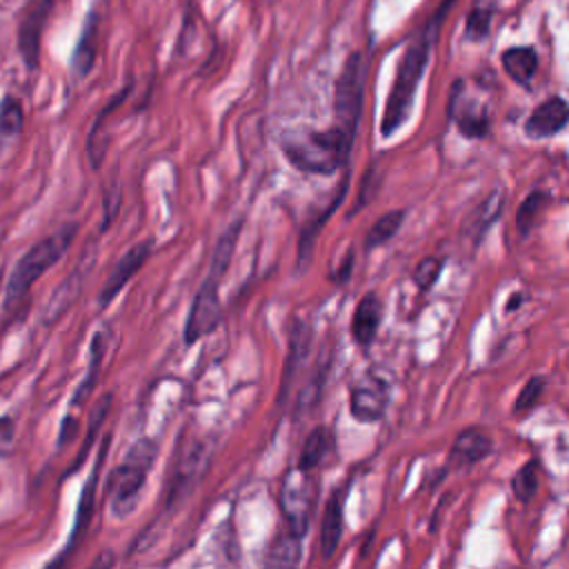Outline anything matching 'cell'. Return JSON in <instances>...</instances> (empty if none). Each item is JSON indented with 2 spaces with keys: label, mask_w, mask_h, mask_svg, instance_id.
Instances as JSON below:
<instances>
[{
  "label": "cell",
  "mask_w": 569,
  "mask_h": 569,
  "mask_svg": "<svg viewBox=\"0 0 569 569\" xmlns=\"http://www.w3.org/2000/svg\"><path fill=\"white\" fill-rule=\"evenodd\" d=\"M313 480L309 478L307 469H291L280 489V509L284 513V520L289 525V531L296 536H305L309 527V518L313 511Z\"/></svg>",
  "instance_id": "52a82bcc"
},
{
  "label": "cell",
  "mask_w": 569,
  "mask_h": 569,
  "mask_svg": "<svg viewBox=\"0 0 569 569\" xmlns=\"http://www.w3.org/2000/svg\"><path fill=\"white\" fill-rule=\"evenodd\" d=\"M104 451H107V449L102 447V451H100V456H98V462H96V467H93V471H91V478H89V482H87L84 489H82L80 505H78V516H76V525H73V533H71V540H69V545H67L62 558H64L67 553H71V549L78 545V540L84 536V529H87L89 522H91V513H93V493H96L98 471H100V462H102V458H104ZM62 558H60V560H62ZM60 560H58V562H60Z\"/></svg>",
  "instance_id": "ac0fdd59"
},
{
  "label": "cell",
  "mask_w": 569,
  "mask_h": 569,
  "mask_svg": "<svg viewBox=\"0 0 569 569\" xmlns=\"http://www.w3.org/2000/svg\"><path fill=\"white\" fill-rule=\"evenodd\" d=\"M502 67L513 82L527 84L538 69V56L531 47H511L502 53Z\"/></svg>",
  "instance_id": "d6986e66"
},
{
  "label": "cell",
  "mask_w": 569,
  "mask_h": 569,
  "mask_svg": "<svg viewBox=\"0 0 569 569\" xmlns=\"http://www.w3.org/2000/svg\"><path fill=\"white\" fill-rule=\"evenodd\" d=\"M16 438V422L11 416H0V447H9Z\"/></svg>",
  "instance_id": "836d02e7"
},
{
  "label": "cell",
  "mask_w": 569,
  "mask_h": 569,
  "mask_svg": "<svg viewBox=\"0 0 569 569\" xmlns=\"http://www.w3.org/2000/svg\"><path fill=\"white\" fill-rule=\"evenodd\" d=\"M451 116L456 118L458 129L467 136V138H482L489 129V118H487V109L480 104H465L460 107L458 102H451Z\"/></svg>",
  "instance_id": "7402d4cb"
},
{
  "label": "cell",
  "mask_w": 569,
  "mask_h": 569,
  "mask_svg": "<svg viewBox=\"0 0 569 569\" xmlns=\"http://www.w3.org/2000/svg\"><path fill=\"white\" fill-rule=\"evenodd\" d=\"M107 347H109V333L102 329V331H98V333L93 336V340H91L87 378H84V382L78 387V391H76L71 405H80V402L87 398V393L93 389V385H96V380H98V376H100L102 360H104V356H107Z\"/></svg>",
  "instance_id": "ffe728a7"
},
{
  "label": "cell",
  "mask_w": 569,
  "mask_h": 569,
  "mask_svg": "<svg viewBox=\"0 0 569 569\" xmlns=\"http://www.w3.org/2000/svg\"><path fill=\"white\" fill-rule=\"evenodd\" d=\"M440 271H442V260H440V258H433V256L422 258V260L416 264V269H413V282H416V287L422 289V291L431 289V284L438 280Z\"/></svg>",
  "instance_id": "1f68e13d"
},
{
  "label": "cell",
  "mask_w": 569,
  "mask_h": 569,
  "mask_svg": "<svg viewBox=\"0 0 569 569\" xmlns=\"http://www.w3.org/2000/svg\"><path fill=\"white\" fill-rule=\"evenodd\" d=\"M96 18H87V24H84V31L78 40V47H76V53H73V71L78 78L87 76L93 67V60H96Z\"/></svg>",
  "instance_id": "d4e9b609"
},
{
  "label": "cell",
  "mask_w": 569,
  "mask_h": 569,
  "mask_svg": "<svg viewBox=\"0 0 569 569\" xmlns=\"http://www.w3.org/2000/svg\"><path fill=\"white\" fill-rule=\"evenodd\" d=\"M300 562V536L287 531L278 536V540L271 545L267 553L269 567H293Z\"/></svg>",
  "instance_id": "4316f807"
},
{
  "label": "cell",
  "mask_w": 569,
  "mask_h": 569,
  "mask_svg": "<svg viewBox=\"0 0 569 569\" xmlns=\"http://www.w3.org/2000/svg\"><path fill=\"white\" fill-rule=\"evenodd\" d=\"M489 451H491L489 436L476 427H469L456 436L451 451H449V462L453 467L473 465V462L482 460Z\"/></svg>",
  "instance_id": "9a60e30c"
},
{
  "label": "cell",
  "mask_w": 569,
  "mask_h": 569,
  "mask_svg": "<svg viewBox=\"0 0 569 569\" xmlns=\"http://www.w3.org/2000/svg\"><path fill=\"white\" fill-rule=\"evenodd\" d=\"M91 267L87 262H80L60 284L58 289L51 293L49 302L44 305V311H42V322L44 325H51V322H58V318L73 305V300L78 298V293L82 291V282H84V276Z\"/></svg>",
  "instance_id": "4fadbf2b"
},
{
  "label": "cell",
  "mask_w": 569,
  "mask_h": 569,
  "mask_svg": "<svg viewBox=\"0 0 569 569\" xmlns=\"http://www.w3.org/2000/svg\"><path fill=\"white\" fill-rule=\"evenodd\" d=\"M547 202H549V196L545 191H531L525 198V202L516 211V227H518L520 236H527L531 231V227L538 220V213L547 207Z\"/></svg>",
  "instance_id": "f1b7e54d"
},
{
  "label": "cell",
  "mask_w": 569,
  "mask_h": 569,
  "mask_svg": "<svg viewBox=\"0 0 569 569\" xmlns=\"http://www.w3.org/2000/svg\"><path fill=\"white\" fill-rule=\"evenodd\" d=\"M347 184H349V178L338 184V189H336V193H333V200L320 211V216H318L316 220H311V222L305 227V231H302V236H300V244H298V247H300V249H298V264H300V269H305V264H307V260H309V251H311V247H313V240H316V236H318L322 222H325V220L331 216V211H336V207L342 202Z\"/></svg>",
  "instance_id": "44dd1931"
},
{
  "label": "cell",
  "mask_w": 569,
  "mask_h": 569,
  "mask_svg": "<svg viewBox=\"0 0 569 569\" xmlns=\"http://www.w3.org/2000/svg\"><path fill=\"white\" fill-rule=\"evenodd\" d=\"M491 24V13L487 9H473L467 18V33L473 40H482L489 33Z\"/></svg>",
  "instance_id": "d6a6232c"
},
{
  "label": "cell",
  "mask_w": 569,
  "mask_h": 569,
  "mask_svg": "<svg viewBox=\"0 0 569 569\" xmlns=\"http://www.w3.org/2000/svg\"><path fill=\"white\" fill-rule=\"evenodd\" d=\"M511 487H513L516 498L527 502L538 489V462L529 460L525 467H520L511 480Z\"/></svg>",
  "instance_id": "f546056e"
},
{
  "label": "cell",
  "mask_w": 569,
  "mask_h": 569,
  "mask_svg": "<svg viewBox=\"0 0 569 569\" xmlns=\"http://www.w3.org/2000/svg\"><path fill=\"white\" fill-rule=\"evenodd\" d=\"M240 227H242L240 220L233 222L220 236V240H218V244L213 249L209 273H207L204 282L200 284V289H198V293L193 298V305L189 309L187 322H184V342L187 345L198 342L200 338L211 333L218 327V322H220L222 307H220L218 289H220V280L227 273V267L231 262V256H233V249H236V242H238V236H240Z\"/></svg>",
  "instance_id": "6da1fadb"
},
{
  "label": "cell",
  "mask_w": 569,
  "mask_h": 569,
  "mask_svg": "<svg viewBox=\"0 0 569 569\" xmlns=\"http://www.w3.org/2000/svg\"><path fill=\"white\" fill-rule=\"evenodd\" d=\"M282 149L289 162L300 171L329 176L349 160L351 142H347L340 129L331 127L325 131H311L287 138Z\"/></svg>",
  "instance_id": "5b68a950"
},
{
  "label": "cell",
  "mask_w": 569,
  "mask_h": 569,
  "mask_svg": "<svg viewBox=\"0 0 569 569\" xmlns=\"http://www.w3.org/2000/svg\"><path fill=\"white\" fill-rule=\"evenodd\" d=\"M382 320V302L376 293H365L351 318V336L358 345L367 347L378 333Z\"/></svg>",
  "instance_id": "5bb4252c"
},
{
  "label": "cell",
  "mask_w": 569,
  "mask_h": 569,
  "mask_svg": "<svg viewBox=\"0 0 569 569\" xmlns=\"http://www.w3.org/2000/svg\"><path fill=\"white\" fill-rule=\"evenodd\" d=\"M505 207V198L500 191H491L476 209H471V213L467 216V220L462 222V233L467 238H471V242H480L482 236L489 231V227L500 218Z\"/></svg>",
  "instance_id": "2e32d148"
},
{
  "label": "cell",
  "mask_w": 569,
  "mask_h": 569,
  "mask_svg": "<svg viewBox=\"0 0 569 569\" xmlns=\"http://www.w3.org/2000/svg\"><path fill=\"white\" fill-rule=\"evenodd\" d=\"M207 467V451L202 442H191L184 447L180 462L176 467V476L171 480V491H169V505H173L178 498H182L191 485L200 478V473Z\"/></svg>",
  "instance_id": "7c38bea8"
},
{
  "label": "cell",
  "mask_w": 569,
  "mask_h": 569,
  "mask_svg": "<svg viewBox=\"0 0 569 569\" xmlns=\"http://www.w3.org/2000/svg\"><path fill=\"white\" fill-rule=\"evenodd\" d=\"M78 233V224L69 222L60 227L58 231L44 236L36 244H31L22 258L16 262L13 271L9 273L7 287H4V305L16 307L22 302V298L29 293L31 284L40 280L56 262L62 260V256L69 251L73 238Z\"/></svg>",
  "instance_id": "7a4b0ae2"
},
{
  "label": "cell",
  "mask_w": 569,
  "mask_h": 569,
  "mask_svg": "<svg viewBox=\"0 0 569 569\" xmlns=\"http://www.w3.org/2000/svg\"><path fill=\"white\" fill-rule=\"evenodd\" d=\"M405 220V211L402 209H393L389 213H385L382 218H378L371 229L367 231V238H365V247L367 249H376L380 244H385L387 240H391L396 236V231L400 229Z\"/></svg>",
  "instance_id": "83f0119b"
},
{
  "label": "cell",
  "mask_w": 569,
  "mask_h": 569,
  "mask_svg": "<svg viewBox=\"0 0 569 569\" xmlns=\"http://www.w3.org/2000/svg\"><path fill=\"white\" fill-rule=\"evenodd\" d=\"M149 256H151V240H144V242L133 244L113 264V269H111V273H109V278H107V282H104V287L100 291V298H98L100 307H107L124 289V284L142 269V264L149 260Z\"/></svg>",
  "instance_id": "9c48e42d"
},
{
  "label": "cell",
  "mask_w": 569,
  "mask_h": 569,
  "mask_svg": "<svg viewBox=\"0 0 569 569\" xmlns=\"http://www.w3.org/2000/svg\"><path fill=\"white\" fill-rule=\"evenodd\" d=\"M309 342H311V329L307 322L296 320L293 329H291V340H289V358H287V367H284V380H282V389L287 385V380L291 378V371L298 369L300 360L309 353ZM280 389V391H282Z\"/></svg>",
  "instance_id": "484cf974"
},
{
  "label": "cell",
  "mask_w": 569,
  "mask_h": 569,
  "mask_svg": "<svg viewBox=\"0 0 569 569\" xmlns=\"http://www.w3.org/2000/svg\"><path fill=\"white\" fill-rule=\"evenodd\" d=\"M542 389H545V378L531 376V378L525 382V387L520 389V393H518V398H516V402H513V413H516V416L529 413V411L536 407V402L540 400Z\"/></svg>",
  "instance_id": "4dcf8cb0"
},
{
  "label": "cell",
  "mask_w": 569,
  "mask_h": 569,
  "mask_svg": "<svg viewBox=\"0 0 569 569\" xmlns=\"http://www.w3.org/2000/svg\"><path fill=\"white\" fill-rule=\"evenodd\" d=\"M362 96H365V62L360 53H351L340 71V78L336 82V98H333L336 129H340V133L351 144H353L356 129L362 113Z\"/></svg>",
  "instance_id": "8992f818"
},
{
  "label": "cell",
  "mask_w": 569,
  "mask_h": 569,
  "mask_svg": "<svg viewBox=\"0 0 569 569\" xmlns=\"http://www.w3.org/2000/svg\"><path fill=\"white\" fill-rule=\"evenodd\" d=\"M53 9V0H31L20 18L18 27V51L27 69H36L40 60V40L47 24V18Z\"/></svg>",
  "instance_id": "ba28073f"
},
{
  "label": "cell",
  "mask_w": 569,
  "mask_h": 569,
  "mask_svg": "<svg viewBox=\"0 0 569 569\" xmlns=\"http://www.w3.org/2000/svg\"><path fill=\"white\" fill-rule=\"evenodd\" d=\"M429 53H431V31L416 38L407 47V51L402 53L396 78H393V84H391V91H389V98H387V104H385V113H382V120H380V133L382 136H391L407 120V116L413 107L418 82H420V78L427 69Z\"/></svg>",
  "instance_id": "3957f363"
},
{
  "label": "cell",
  "mask_w": 569,
  "mask_h": 569,
  "mask_svg": "<svg viewBox=\"0 0 569 569\" xmlns=\"http://www.w3.org/2000/svg\"><path fill=\"white\" fill-rule=\"evenodd\" d=\"M156 456H158L156 442L149 438H142L129 447L122 462L109 473L107 491L111 498V513L116 518H124L138 507Z\"/></svg>",
  "instance_id": "277c9868"
},
{
  "label": "cell",
  "mask_w": 569,
  "mask_h": 569,
  "mask_svg": "<svg viewBox=\"0 0 569 569\" xmlns=\"http://www.w3.org/2000/svg\"><path fill=\"white\" fill-rule=\"evenodd\" d=\"M22 124H24L22 102L16 96L7 93L0 100V144L11 142L22 131Z\"/></svg>",
  "instance_id": "603a6c76"
},
{
  "label": "cell",
  "mask_w": 569,
  "mask_h": 569,
  "mask_svg": "<svg viewBox=\"0 0 569 569\" xmlns=\"http://www.w3.org/2000/svg\"><path fill=\"white\" fill-rule=\"evenodd\" d=\"M385 405H387V385L376 376L362 378L351 391V400H349L351 416L360 422L378 420L385 413Z\"/></svg>",
  "instance_id": "8fae6325"
},
{
  "label": "cell",
  "mask_w": 569,
  "mask_h": 569,
  "mask_svg": "<svg viewBox=\"0 0 569 569\" xmlns=\"http://www.w3.org/2000/svg\"><path fill=\"white\" fill-rule=\"evenodd\" d=\"M329 447H331V431L325 427V425H320V427H316L307 438H305V445H302V449H300V458H298V467L300 469H313L322 458H325V453L329 451Z\"/></svg>",
  "instance_id": "cb8c5ba5"
},
{
  "label": "cell",
  "mask_w": 569,
  "mask_h": 569,
  "mask_svg": "<svg viewBox=\"0 0 569 569\" xmlns=\"http://www.w3.org/2000/svg\"><path fill=\"white\" fill-rule=\"evenodd\" d=\"M569 122V104L560 96H551L545 102H540L531 116L525 122V133L533 140L538 138H551L558 131H562Z\"/></svg>",
  "instance_id": "30bf717a"
},
{
  "label": "cell",
  "mask_w": 569,
  "mask_h": 569,
  "mask_svg": "<svg viewBox=\"0 0 569 569\" xmlns=\"http://www.w3.org/2000/svg\"><path fill=\"white\" fill-rule=\"evenodd\" d=\"M345 489H336L325 507V516H322V527H320V549H322V558H329L342 536V527H345V518H342V498Z\"/></svg>",
  "instance_id": "e0dca14e"
}]
</instances>
